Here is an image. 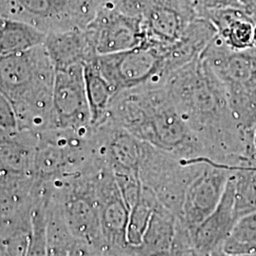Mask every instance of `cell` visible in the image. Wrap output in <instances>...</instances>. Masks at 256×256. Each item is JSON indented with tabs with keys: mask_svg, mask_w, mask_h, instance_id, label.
Returning <instances> with one entry per match:
<instances>
[{
	"mask_svg": "<svg viewBox=\"0 0 256 256\" xmlns=\"http://www.w3.org/2000/svg\"><path fill=\"white\" fill-rule=\"evenodd\" d=\"M86 36L96 55L124 52L142 44V21L137 18L111 14L92 27Z\"/></svg>",
	"mask_w": 256,
	"mask_h": 256,
	"instance_id": "obj_10",
	"label": "cell"
},
{
	"mask_svg": "<svg viewBox=\"0 0 256 256\" xmlns=\"http://www.w3.org/2000/svg\"><path fill=\"white\" fill-rule=\"evenodd\" d=\"M238 1L240 3V5L243 6L245 10H246L248 6H250V4L252 3L254 0H238Z\"/></svg>",
	"mask_w": 256,
	"mask_h": 256,
	"instance_id": "obj_24",
	"label": "cell"
},
{
	"mask_svg": "<svg viewBox=\"0 0 256 256\" xmlns=\"http://www.w3.org/2000/svg\"><path fill=\"white\" fill-rule=\"evenodd\" d=\"M238 220L234 187L230 174L225 191L218 207L192 230L194 243L210 254L220 250Z\"/></svg>",
	"mask_w": 256,
	"mask_h": 256,
	"instance_id": "obj_11",
	"label": "cell"
},
{
	"mask_svg": "<svg viewBox=\"0 0 256 256\" xmlns=\"http://www.w3.org/2000/svg\"><path fill=\"white\" fill-rule=\"evenodd\" d=\"M95 189L104 240L102 254L124 252L131 248L126 238L129 208L108 165L97 171Z\"/></svg>",
	"mask_w": 256,
	"mask_h": 256,
	"instance_id": "obj_8",
	"label": "cell"
},
{
	"mask_svg": "<svg viewBox=\"0 0 256 256\" xmlns=\"http://www.w3.org/2000/svg\"><path fill=\"white\" fill-rule=\"evenodd\" d=\"M98 256H142V254L140 252L138 248L131 247L128 250L124 252H120V254H110V252H104Z\"/></svg>",
	"mask_w": 256,
	"mask_h": 256,
	"instance_id": "obj_23",
	"label": "cell"
},
{
	"mask_svg": "<svg viewBox=\"0 0 256 256\" xmlns=\"http://www.w3.org/2000/svg\"><path fill=\"white\" fill-rule=\"evenodd\" d=\"M238 218L256 212V156L230 172Z\"/></svg>",
	"mask_w": 256,
	"mask_h": 256,
	"instance_id": "obj_17",
	"label": "cell"
},
{
	"mask_svg": "<svg viewBox=\"0 0 256 256\" xmlns=\"http://www.w3.org/2000/svg\"><path fill=\"white\" fill-rule=\"evenodd\" d=\"M108 119L138 140L185 160L208 158L202 140L180 117L164 84H144L118 93Z\"/></svg>",
	"mask_w": 256,
	"mask_h": 256,
	"instance_id": "obj_2",
	"label": "cell"
},
{
	"mask_svg": "<svg viewBox=\"0 0 256 256\" xmlns=\"http://www.w3.org/2000/svg\"><path fill=\"white\" fill-rule=\"evenodd\" d=\"M232 171L228 165L206 158L200 172L189 184L178 218L192 232L218 207Z\"/></svg>",
	"mask_w": 256,
	"mask_h": 256,
	"instance_id": "obj_9",
	"label": "cell"
},
{
	"mask_svg": "<svg viewBox=\"0 0 256 256\" xmlns=\"http://www.w3.org/2000/svg\"><path fill=\"white\" fill-rule=\"evenodd\" d=\"M32 52L0 56V90L12 102L30 94L36 84V64Z\"/></svg>",
	"mask_w": 256,
	"mask_h": 256,
	"instance_id": "obj_12",
	"label": "cell"
},
{
	"mask_svg": "<svg viewBox=\"0 0 256 256\" xmlns=\"http://www.w3.org/2000/svg\"><path fill=\"white\" fill-rule=\"evenodd\" d=\"M45 37L23 23L6 21L0 25V56L18 54L45 43Z\"/></svg>",
	"mask_w": 256,
	"mask_h": 256,
	"instance_id": "obj_16",
	"label": "cell"
},
{
	"mask_svg": "<svg viewBox=\"0 0 256 256\" xmlns=\"http://www.w3.org/2000/svg\"><path fill=\"white\" fill-rule=\"evenodd\" d=\"M205 162L206 158L182 160L142 142L140 178L162 206L180 216L186 190Z\"/></svg>",
	"mask_w": 256,
	"mask_h": 256,
	"instance_id": "obj_4",
	"label": "cell"
},
{
	"mask_svg": "<svg viewBox=\"0 0 256 256\" xmlns=\"http://www.w3.org/2000/svg\"><path fill=\"white\" fill-rule=\"evenodd\" d=\"M252 48L256 50V23L254 28V34H252Z\"/></svg>",
	"mask_w": 256,
	"mask_h": 256,
	"instance_id": "obj_25",
	"label": "cell"
},
{
	"mask_svg": "<svg viewBox=\"0 0 256 256\" xmlns=\"http://www.w3.org/2000/svg\"><path fill=\"white\" fill-rule=\"evenodd\" d=\"M27 9L39 14H44L48 10V0H21Z\"/></svg>",
	"mask_w": 256,
	"mask_h": 256,
	"instance_id": "obj_22",
	"label": "cell"
},
{
	"mask_svg": "<svg viewBox=\"0 0 256 256\" xmlns=\"http://www.w3.org/2000/svg\"><path fill=\"white\" fill-rule=\"evenodd\" d=\"M95 60L115 96L144 84H164L167 79L164 48L144 43L124 52L96 55Z\"/></svg>",
	"mask_w": 256,
	"mask_h": 256,
	"instance_id": "obj_5",
	"label": "cell"
},
{
	"mask_svg": "<svg viewBox=\"0 0 256 256\" xmlns=\"http://www.w3.org/2000/svg\"><path fill=\"white\" fill-rule=\"evenodd\" d=\"M48 58L54 68L84 64L96 54L93 52L86 34L68 32L45 40Z\"/></svg>",
	"mask_w": 256,
	"mask_h": 256,
	"instance_id": "obj_13",
	"label": "cell"
},
{
	"mask_svg": "<svg viewBox=\"0 0 256 256\" xmlns=\"http://www.w3.org/2000/svg\"><path fill=\"white\" fill-rule=\"evenodd\" d=\"M221 250L227 254H256V212L238 218Z\"/></svg>",
	"mask_w": 256,
	"mask_h": 256,
	"instance_id": "obj_19",
	"label": "cell"
},
{
	"mask_svg": "<svg viewBox=\"0 0 256 256\" xmlns=\"http://www.w3.org/2000/svg\"><path fill=\"white\" fill-rule=\"evenodd\" d=\"M18 120L14 106L9 98L0 90V128L12 130L18 128Z\"/></svg>",
	"mask_w": 256,
	"mask_h": 256,
	"instance_id": "obj_21",
	"label": "cell"
},
{
	"mask_svg": "<svg viewBox=\"0 0 256 256\" xmlns=\"http://www.w3.org/2000/svg\"><path fill=\"white\" fill-rule=\"evenodd\" d=\"M95 57L84 64V80L92 126L98 128L106 120L110 104L115 97V93L100 72Z\"/></svg>",
	"mask_w": 256,
	"mask_h": 256,
	"instance_id": "obj_15",
	"label": "cell"
},
{
	"mask_svg": "<svg viewBox=\"0 0 256 256\" xmlns=\"http://www.w3.org/2000/svg\"><path fill=\"white\" fill-rule=\"evenodd\" d=\"M200 57L222 82L238 124L256 128V50H232L216 34Z\"/></svg>",
	"mask_w": 256,
	"mask_h": 256,
	"instance_id": "obj_3",
	"label": "cell"
},
{
	"mask_svg": "<svg viewBox=\"0 0 256 256\" xmlns=\"http://www.w3.org/2000/svg\"><path fill=\"white\" fill-rule=\"evenodd\" d=\"M170 256H210V252L198 247L194 243L192 230L178 216Z\"/></svg>",
	"mask_w": 256,
	"mask_h": 256,
	"instance_id": "obj_20",
	"label": "cell"
},
{
	"mask_svg": "<svg viewBox=\"0 0 256 256\" xmlns=\"http://www.w3.org/2000/svg\"><path fill=\"white\" fill-rule=\"evenodd\" d=\"M100 168L75 176L66 190L60 207L66 226L74 239L99 254L104 252L95 189L96 173Z\"/></svg>",
	"mask_w": 256,
	"mask_h": 256,
	"instance_id": "obj_6",
	"label": "cell"
},
{
	"mask_svg": "<svg viewBox=\"0 0 256 256\" xmlns=\"http://www.w3.org/2000/svg\"><path fill=\"white\" fill-rule=\"evenodd\" d=\"M164 86L212 162L234 168L256 154L254 134L234 118L222 82L200 56L170 74Z\"/></svg>",
	"mask_w": 256,
	"mask_h": 256,
	"instance_id": "obj_1",
	"label": "cell"
},
{
	"mask_svg": "<svg viewBox=\"0 0 256 256\" xmlns=\"http://www.w3.org/2000/svg\"><path fill=\"white\" fill-rule=\"evenodd\" d=\"M158 204L160 202L154 192L142 185L140 198L129 210L126 230L129 246L137 248L142 245L149 221Z\"/></svg>",
	"mask_w": 256,
	"mask_h": 256,
	"instance_id": "obj_18",
	"label": "cell"
},
{
	"mask_svg": "<svg viewBox=\"0 0 256 256\" xmlns=\"http://www.w3.org/2000/svg\"><path fill=\"white\" fill-rule=\"evenodd\" d=\"M250 8H256V0H254L252 3L250 4V6H248L246 10L250 9Z\"/></svg>",
	"mask_w": 256,
	"mask_h": 256,
	"instance_id": "obj_26",
	"label": "cell"
},
{
	"mask_svg": "<svg viewBox=\"0 0 256 256\" xmlns=\"http://www.w3.org/2000/svg\"><path fill=\"white\" fill-rule=\"evenodd\" d=\"M178 216L160 203L149 221L142 243L137 247L142 256H170Z\"/></svg>",
	"mask_w": 256,
	"mask_h": 256,
	"instance_id": "obj_14",
	"label": "cell"
},
{
	"mask_svg": "<svg viewBox=\"0 0 256 256\" xmlns=\"http://www.w3.org/2000/svg\"><path fill=\"white\" fill-rule=\"evenodd\" d=\"M52 95L59 128L84 134L93 131L84 88V64L54 68Z\"/></svg>",
	"mask_w": 256,
	"mask_h": 256,
	"instance_id": "obj_7",
	"label": "cell"
}]
</instances>
